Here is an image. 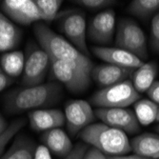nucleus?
I'll use <instances>...</instances> for the list:
<instances>
[{"label": "nucleus", "mask_w": 159, "mask_h": 159, "mask_svg": "<svg viewBox=\"0 0 159 159\" xmlns=\"http://www.w3.org/2000/svg\"><path fill=\"white\" fill-rule=\"evenodd\" d=\"M62 88L57 82H48L31 87H19L7 93L4 107L9 113L37 110L55 104L61 98Z\"/></svg>", "instance_id": "obj_1"}, {"label": "nucleus", "mask_w": 159, "mask_h": 159, "mask_svg": "<svg viewBox=\"0 0 159 159\" xmlns=\"http://www.w3.org/2000/svg\"><path fill=\"white\" fill-rule=\"evenodd\" d=\"M34 33L40 47L48 53L50 58L74 64L92 73L93 67L89 57L80 52L61 35L52 31L44 23H35Z\"/></svg>", "instance_id": "obj_2"}, {"label": "nucleus", "mask_w": 159, "mask_h": 159, "mask_svg": "<svg viewBox=\"0 0 159 159\" xmlns=\"http://www.w3.org/2000/svg\"><path fill=\"white\" fill-rule=\"evenodd\" d=\"M79 136L87 144L110 156L126 155L132 151L126 133L104 123L89 125L81 131Z\"/></svg>", "instance_id": "obj_3"}, {"label": "nucleus", "mask_w": 159, "mask_h": 159, "mask_svg": "<svg viewBox=\"0 0 159 159\" xmlns=\"http://www.w3.org/2000/svg\"><path fill=\"white\" fill-rule=\"evenodd\" d=\"M140 99L139 93L129 80H125L96 92L91 98L92 103L100 108H126Z\"/></svg>", "instance_id": "obj_4"}, {"label": "nucleus", "mask_w": 159, "mask_h": 159, "mask_svg": "<svg viewBox=\"0 0 159 159\" xmlns=\"http://www.w3.org/2000/svg\"><path fill=\"white\" fill-rule=\"evenodd\" d=\"M50 66L51 60L48 53L34 42H29L26 47L21 86L31 87L42 84Z\"/></svg>", "instance_id": "obj_5"}, {"label": "nucleus", "mask_w": 159, "mask_h": 159, "mask_svg": "<svg viewBox=\"0 0 159 159\" xmlns=\"http://www.w3.org/2000/svg\"><path fill=\"white\" fill-rule=\"evenodd\" d=\"M51 60V78L59 81L71 93H82L88 89L91 82V73L74 64Z\"/></svg>", "instance_id": "obj_6"}, {"label": "nucleus", "mask_w": 159, "mask_h": 159, "mask_svg": "<svg viewBox=\"0 0 159 159\" xmlns=\"http://www.w3.org/2000/svg\"><path fill=\"white\" fill-rule=\"evenodd\" d=\"M115 44L143 60L148 57L147 39L141 28L133 20L122 19L117 26Z\"/></svg>", "instance_id": "obj_7"}, {"label": "nucleus", "mask_w": 159, "mask_h": 159, "mask_svg": "<svg viewBox=\"0 0 159 159\" xmlns=\"http://www.w3.org/2000/svg\"><path fill=\"white\" fill-rule=\"evenodd\" d=\"M57 16L61 18L59 28L61 32L69 39L70 44H73L80 52L89 55V50L87 46V26L84 14L75 11H64Z\"/></svg>", "instance_id": "obj_8"}, {"label": "nucleus", "mask_w": 159, "mask_h": 159, "mask_svg": "<svg viewBox=\"0 0 159 159\" xmlns=\"http://www.w3.org/2000/svg\"><path fill=\"white\" fill-rule=\"evenodd\" d=\"M94 114L104 124L124 133L135 134L140 131L135 113L126 108H98L94 111Z\"/></svg>", "instance_id": "obj_9"}, {"label": "nucleus", "mask_w": 159, "mask_h": 159, "mask_svg": "<svg viewBox=\"0 0 159 159\" xmlns=\"http://www.w3.org/2000/svg\"><path fill=\"white\" fill-rule=\"evenodd\" d=\"M94 111L91 105L85 100H70L65 105V118L67 129L71 135L91 125L94 120Z\"/></svg>", "instance_id": "obj_10"}, {"label": "nucleus", "mask_w": 159, "mask_h": 159, "mask_svg": "<svg viewBox=\"0 0 159 159\" xmlns=\"http://www.w3.org/2000/svg\"><path fill=\"white\" fill-rule=\"evenodd\" d=\"M4 14L11 20L24 26L42 20L39 10L33 0H5L1 3Z\"/></svg>", "instance_id": "obj_11"}, {"label": "nucleus", "mask_w": 159, "mask_h": 159, "mask_svg": "<svg viewBox=\"0 0 159 159\" xmlns=\"http://www.w3.org/2000/svg\"><path fill=\"white\" fill-rule=\"evenodd\" d=\"M114 28L115 13L112 10H106L92 18L87 30V35L96 44H110L113 37Z\"/></svg>", "instance_id": "obj_12"}, {"label": "nucleus", "mask_w": 159, "mask_h": 159, "mask_svg": "<svg viewBox=\"0 0 159 159\" xmlns=\"http://www.w3.org/2000/svg\"><path fill=\"white\" fill-rule=\"evenodd\" d=\"M93 52L106 63L122 68L135 70L143 64L137 56L120 48L93 47Z\"/></svg>", "instance_id": "obj_13"}, {"label": "nucleus", "mask_w": 159, "mask_h": 159, "mask_svg": "<svg viewBox=\"0 0 159 159\" xmlns=\"http://www.w3.org/2000/svg\"><path fill=\"white\" fill-rule=\"evenodd\" d=\"M31 128L35 132H47L62 127L65 124V114L58 109L34 110L29 113Z\"/></svg>", "instance_id": "obj_14"}, {"label": "nucleus", "mask_w": 159, "mask_h": 159, "mask_svg": "<svg viewBox=\"0 0 159 159\" xmlns=\"http://www.w3.org/2000/svg\"><path fill=\"white\" fill-rule=\"evenodd\" d=\"M134 70L111 64H103L93 68L91 76L99 86L107 88L127 80L129 75H133Z\"/></svg>", "instance_id": "obj_15"}, {"label": "nucleus", "mask_w": 159, "mask_h": 159, "mask_svg": "<svg viewBox=\"0 0 159 159\" xmlns=\"http://www.w3.org/2000/svg\"><path fill=\"white\" fill-rule=\"evenodd\" d=\"M41 140L50 152L60 157H66L74 149L69 136L59 128L45 132L41 136Z\"/></svg>", "instance_id": "obj_16"}, {"label": "nucleus", "mask_w": 159, "mask_h": 159, "mask_svg": "<svg viewBox=\"0 0 159 159\" xmlns=\"http://www.w3.org/2000/svg\"><path fill=\"white\" fill-rule=\"evenodd\" d=\"M132 151L135 154L150 158H159V135L154 134H142L131 141Z\"/></svg>", "instance_id": "obj_17"}, {"label": "nucleus", "mask_w": 159, "mask_h": 159, "mask_svg": "<svg viewBox=\"0 0 159 159\" xmlns=\"http://www.w3.org/2000/svg\"><path fill=\"white\" fill-rule=\"evenodd\" d=\"M36 148V144L32 138L19 134L0 159H34Z\"/></svg>", "instance_id": "obj_18"}, {"label": "nucleus", "mask_w": 159, "mask_h": 159, "mask_svg": "<svg viewBox=\"0 0 159 159\" xmlns=\"http://www.w3.org/2000/svg\"><path fill=\"white\" fill-rule=\"evenodd\" d=\"M158 67L155 62L143 63L133 73V84L138 93H144L149 90L155 81Z\"/></svg>", "instance_id": "obj_19"}, {"label": "nucleus", "mask_w": 159, "mask_h": 159, "mask_svg": "<svg viewBox=\"0 0 159 159\" xmlns=\"http://www.w3.org/2000/svg\"><path fill=\"white\" fill-rule=\"evenodd\" d=\"M2 70L11 78H16L23 74L25 66V54L21 51H13L4 53L0 57Z\"/></svg>", "instance_id": "obj_20"}, {"label": "nucleus", "mask_w": 159, "mask_h": 159, "mask_svg": "<svg viewBox=\"0 0 159 159\" xmlns=\"http://www.w3.org/2000/svg\"><path fill=\"white\" fill-rule=\"evenodd\" d=\"M159 105L150 99H141L134 103V113L140 125L148 126L156 121Z\"/></svg>", "instance_id": "obj_21"}, {"label": "nucleus", "mask_w": 159, "mask_h": 159, "mask_svg": "<svg viewBox=\"0 0 159 159\" xmlns=\"http://www.w3.org/2000/svg\"><path fill=\"white\" fill-rule=\"evenodd\" d=\"M128 11L136 17L147 19L159 11V0H134L129 3Z\"/></svg>", "instance_id": "obj_22"}, {"label": "nucleus", "mask_w": 159, "mask_h": 159, "mask_svg": "<svg viewBox=\"0 0 159 159\" xmlns=\"http://www.w3.org/2000/svg\"><path fill=\"white\" fill-rule=\"evenodd\" d=\"M42 20L51 22L58 16V10L62 4L61 0H35Z\"/></svg>", "instance_id": "obj_23"}, {"label": "nucleus", "mask_w": 159, "mask_h": 159, "mask_svg": "<svg viewBox=\"0 0 159 159\" xmlns=\"http://www.w3.org/2000/svg\"><path fill=\"white\" fill-rule=\"evenodd\" d=\"M27 124L26 118H19L12 121L7 128L6 131L0 134V157L3 154V152L7 146V144L11 140V138L16 135V134L20 131V129Z\"/></svg>", "instance_id": "obj_24"}, {"label": "nucleus", "mask_w": 159, "mask_h": 159, "mask_svg": "<svg viewBox=\"0 0 159 159\" xmlns=\"http://www.w3.org/2000/svg\"><path fill=\"white\" fill-rule=\"evenodd\" d=\"M0 35L8 36L16 40H20L21 32L19 29L0 11Z\"/></svg>", "instance_id": "obj_25"}, {"label": "nucleus", "mask_w": 159, "mask_h": 159, "mask_svg": "<svg viewBox=\"0 0 159 159\" xmlns=\"http://www.w3.org/2000/svg\"><path fill=\"white\" fill-rule=\"evenodd\" d=\"M151 45L153 51L159 53V11L155 13L151 24Z\"/></svg>", "instance_id": "obj_26"}, {"label": "nucleus", "mask_w": 159, "mask_h": 159, "mask_svg": "<svg viewBox=\"0 0 159 159\" xmlns=\"http://www.w3.org/2000/svg\"><path fill=\"white\" fill-rule=\"evenodd\" d=\"M75 3L91 10H100L116 3L112 0H76Z\"/></svg>", "instance_id": "obj_27"}, {"label": "nucleus", "mask_w": 159, "mask_h": 159, "mask_svg": "<svg viewBox=\"0 0 159 159\" xmlns=\"http://www.w3.org/2000/svg\"><path fill=\"white\" fill-rule=\"evenodd\" d=\"M87 151H88L87 146L79 143L77 145H75V147H74L73 151H71L64 159H84Z\"/></svg>", "instance_id": "obj_28"}, {"label": "nucleus", "mask_w": 159, "mask_h": 159, "mask_svg": "<svg viewBox=\"0 0 159 159\" xmlns=\"http://www.w3.org/2000/svg\"><path fill=\"white\" fill-rule=\"evenodd\" d=\"M19 41L8 36L0 35V52H8L16 47Z\"/></svg>", "instance_id": "obj_29"}, {"label": "nucleus", "mask_w": 159, "mask_h": 159, "mask_svg": "<svg viewBox=\"0 0 159 159\" xmlns=\"http://www.w3.org/2000/svg\"><path fill=\"white\" fill-rule=\"evenodd\" d=\"M147 94L150 98V100L153 101L154 103L159 105V81H154L152 85L147 91Z\"/></svg>", "instance_id": "obj_30"}, {"label": "nucleus", "mask_w": 159, "mask_h": 159, "mask_svg": "<svg viewBox=\"0 0 159 159\" xmlns=\"http://www.w3.org/2000/svg\"><path fill=\"white\" fill-rule=\"evenodd\" d=\"M13 83V78L10 77L5 71L2 70L1 65H0V92H2L7 87Z\"/></svg>", "instance_id": "obj_31"}, {"label": "nucleus", "mask_w": 159, "mask_h": 159, "mask_svg": "<svg viewBox=\"0 0 159 159\" xmlns=\"http://www.w3.org/2000/svg\"><path fill=\"white\" fill-rule=\"evenodd\" d=\"M34 159H52L50 151L44 145L38 146L36 148Z\"/></svg>", "instance_id": "obj_32"}, {"label": "nucleus", "mask_w": 159, "mask_h": 159, "mask_svg": "<svg viewBox=\"0 0 159 159\" xmlns=\"http://www.w3.org/2000/svg\"><path fill=\"white\" fill-rule=\"evenodd\" d=\"M84 159H108V156H106L100 151H98L94 148H92L87 151Z\"/></svg>", "instance_id": "obj_33"}, {"label": "nucleus", "mask_w": 159, "mask_h": 159, "mask_svg": "<svg viewBox=\"0 0 159 159\" xmlns=\"http://www.w3.org/2000/svg\"><path fill=\"white\" fill-rule=\"evenodd\" d=\"M108 159H150L143 157L137 154H133V155H118V156H108Z\"/></svg>", "instance_id": "obj_34"}, {"label": "nucleus", "mask_w": 159, "mask_h": 159, "mask_svg": "<svg viewBox=\"0 0 159 159\" xmlns=\"http://www.w3.org/2000/svg\"><path fill=\"white\" fill-rule=\"evenodd\" d=\"M8 124H7V122H6V120H5V118L3 117V115L0 113V134H2L6 129H7V128H8Z\"/></svg>", "instance_id": "obj_35"}, {"label": "nucleus", "mask_w": 159, "mask_h": 159, "mask_svg": "<svg viewBox=\"0 0 159 159\" xmlns=\"http://www.w3.org/2000/svg\"><path fill=\"white\" fill-rule=\"evenodd\" d=\"M156 121H159V110H158V114H157V118H156Z\"/></svg>", "instance_id": "obj_36"}, {"label": "nucleus", "mask_w": 159, "mask_h": 159, "mask_svg": "<svg viewBox=\"0 0 159 159\" xmlns=\"http://www.w3.org/2000/svg\"><path fill=\"white\" fill-rule=\"evenodd\" d=\"M158 129V132H159V126H158V129Z\"/></svg>", "instance_id": "obj_37"}, {"label": "nucleus", "mask_w": 159, "mask_h": 159, "mask_svg": "<svg viewBox=\"0 0 159 159\" xmlns=\"http://www.w3.org/2000/svg\"><path fill=\"white\" fill-rule=\"evenodd\" d=\"M158 159H159V158H158Z\"/></svg>", "instance_id": "obj_38"}]
</instances>
